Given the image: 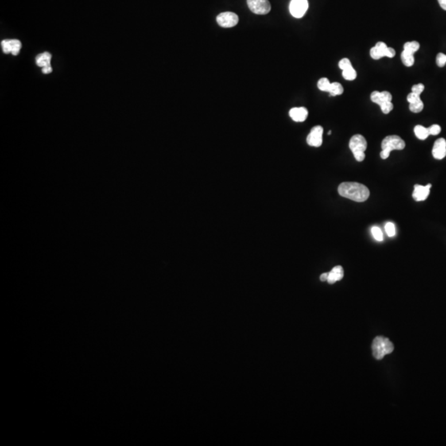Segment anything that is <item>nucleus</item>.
Listing matches in <instances>:
<instances>
[{
	"label": "nucleus",
	"instance_id": "nucleus-1",
	"mask_svg": "<svg viewBox=\"0 0 446 446\" xmlns=\"http://www.w3.org/2000/svg\"><path fill=\"white\" fill-rule=\"evenodd\" d=\"M338 193L341 196L350 200L363 203L369 199L370 192L364 184L355 182H344L338 187Z\"/></svg>",
	"mask_w": 446,
	"mask_h": 446
},
{
	"label": "nucleus",
	"instance_id": "nucleus-2",
	"mask_svg": "<svg viewBox=\"0 0 446 446\" xmlns=\"http://www.w3.org/2000/svg\"><path fill=\"white\" fill-rule=\"evenodd\" d=\"M405 141L396 135H391L388 136L383 140L381 147H382V152L380 153V156L383 160H386L389 158L390 156L391 152L395 150L397 151H401L405 148Z\"/></svg>",
	"mask_w": 446,
	"mask_h": 446
},
{
	"label": "nucleus",
	"instance_id": "nucleus-3",
	"mask_svg": "<svg viewBox=\"0 0 446 446\" xmlns=\"http://www.w3.org/2000/svg\"><path fill=\"white\" fill-rule=\"evenodd\" d=\"M394 346L390 339L384 336H377L372 344V350L374 358L378 360L384 359L385 355L391 354Z\"/></svg>",
	"mask_w": 446,
	"mask_h": 446
},
{
	"label": "nucleus",
	"instance_id": "nucleus-4",
	"mask_svg": "<svg viewBox=\"0 0 446 446\" xmlns=\"http://www.w3.org/2000/svg\"><path fill=\"white\" fill-rule=\"evenodd\" d=\"M349 147L351 150L354 157L358 162L363 161L365 158V152L367 149V141L362 135H354L350 138Z\"/></svg>",
	"mask_w": 446,
	"mask_h": 446
},
{
	"label": "nucleus",
	"instance_id": "nucleus-5",
	"mask_svg": "<svg viewBox=\"0 0 446 446\" xmlns=\"http://www.w3.org/2000/svg\"><path fill=\"white\" fill-rule=\"evenodd\" d=\"M370 98L373 103L379 105L383 113L385 114H389L393 109V104L392 103V94L388 91H374L370 95Z\"/></svg>",
	"mask_w": 446,
	"mask_h": 446
},
{
	"label": "nucleus",
	"instance_id": "nucleus-6",
	"mask_svg": "<svg viewBox=\"0 0 446 446\" xmlns=\"http://www.w3.org/2000/svg\"><path fill=\"white\" fill-rule=\"evenodd\" d=\"M396 55L395 50L392 47H389L383 41H378L376 43L374 47L370 50V56L374 60H379L381 58L387 57L393 58Z\"/></svg>",
	"mask_w": 446,
	"mask_h": 446
},
{
	"label": "nucleus",
	"instance_id": "nucleus-7",
	"mask_svg": "<svg viewBox=\"0 0 446 446\" xmlns=\"http://www.w3.org/2000/svg\"><path fill=\"white\" fill-rule=\"evenodd\" d=\"M247 5L252 13L258 15H265L271 10L269 0H247Z\"/></svg>",
	"mask_w": 446,
	"mask_h": 446
},
{
	"label": "nucleus",
	"instance_id": "nucleus-8",
	"mask_svg": "<svg viewBox=\"0 0 446 446\" xmlns=\"http://www.w3.org/2000/svg\"><path fill=\"white\" fill-rule=\"evenodd\" d=\"M308 7L309 5L308 0H292L289 5V12L292 17L301 18L305 15Z\"/></svg>",
	"mask_w": 446,
	"mask_h": 446
},
{
	"label": "nucleus",
	"instance_id": "nucleus-9",
	"mask_svg": "<svg viewBox=\"0 0 446 446\" xmlns=\"http://www.w3.org/2000/svg\"><path fill=\"white\" fill-rule=\"evenodd\" d=\"M217 22L222 28H232L238 24L239 17L236 13H231V12H224V13H220L217 17Z\"/></svg>",
	"mask_w": 446,
	"mask_h": 446
},
{
	"label": "nucleus",
	"instance_id": "nucleus-10",
	"mask_svg": "<svg viewBox=\"0 0 446 446\" xmlns=\"http://www.w3.org/2000/svg\"><path fill=\"white\" fill-rule=\"evenodd\" d=\"M339 67L341 70H342V76L346 80L353 81L356 79V71L354 70L348 58H343L342 60H339Z\"/></svg>",
	"mask_w": 446,
	"mask_h": 446
},
{
	"label": "nucleus",
	"instance_id": "nucleus-11",
	"mask_svg": "<svg viewBox=\"0 0 446 446\" xmlns=\"http://www.w3.org/2000/svg\"><path fill=\"white\" fill-rule=\"evenodd\" d=\"M323 128L316 126L312 128V130L307 137V143L310 146L319 147L323 144Z\"/></svg>",
	"mask_w": 446,
	"mask_h": 446
},
{
	"label": "nucleus",
	"instance_id": "nucleus-12",
	"mask_svg": "<svg viewBox=\"0 0 446 446\" xmlns=\"http://www.w3.org/2000/svg\"><path fill=\"white\" fill-rule=\"evenodd\" d=\"M3 52L5 54H12L13 56H17L21 50L22 43L17 39H10V40H4L1 43Z\"/></svg>",
	"mask_w": 446,
	"mask_h": 446
},
{
	"label": "nucleus",
	"instance_id": "nucleus-13",
	"mask_svg": "<svg viewBox=\"0 0 446 446\" xmlns=\"http://www.w3.org/2000/svg\"><path fill=\"white\" fill-rule=\"evenodd\" d=\"M407 100L409 103V109L412 113H420L424 109V103L420 99V95L419 94L410 93L407 97Z\"/></svg>",
	"mask_w": 446,
	"mask_h": 446
},
{
	"label": "nucleus",
	"instance_id": "nucleus-14",
	"mask_svg": "<svg viewBox=\"0 0 446 446\" xmlns=\"http://www.w3.org/2000/svg\"><path fill=\"white\" fill-rule=\"evenodd\" d=\"M431 188V184H427L426 186L416 184L414 186V191L412 194V197H413L414 200L417 201V202L425 201L429 196Z\"/></svg>",
	"mask_w": 446,
	"mask_h": 446
},
{
	"label": "nucleus",
	"instance_id": "nucleus-15",
	"mask_svg": "<svg viewBox=\"0 0 446 446\" xmlns=\"http://www.w3.org/2000/svg\"><path fill=\"white\" fill-rule=\"evenodd\" d=\"M432 155L436 160H442L446 156V141L444 138H439L434 144Z\"/></svg>",
	"mask_w": 446,
	"mask_h": 446
},
{
	"label": "nucleus",
	"instance_id": "nucleus-16",
	"mask_svg": "<svg viewBox=\"0 0 446 446\" xmlns=\"http://www.w3.org/2000/svg\"><path fill=\"white\" fill-rule=\"evenodd\" d=\"M289 116L294 122H304L308 118V109L304 107L292 108L289 111Z\"/></svg>",
	"mask_w": 446,
	"mask_h": 446
},
{
	"label": "nucleus",
	"instance_id": "nucleus-17",
	"mask_svg": "<svg viewBox=\"0 0 446 446\" xmlns=\"http://www.w3.org/2000/svg\"><path fill=\"white\" fill-rule=\"evenodd\" d=\"M344 277V270L341 265L334 267L333 269H331V271L328 273V279L327 282L329 284H333L335 283L342 280Z\"/></svg>",
	"mask_w": 446,
	"mask_h": 446
},
{
	"label": "nucleus",
	"instance_id": "nucleus-18",
	"mask_svg": "<svg viewBox=\"0 0 446 446\" xmlns=\"http://www.w3.org/2000/svg\"><path fill=\"white\" fill-rule=\"evenodd\" d=\"M51 59H52V56L49 52H43V53L36 56V63L39 67L43 68V67L51 65Z\"/></svg>",
	"mask_w": 446,
	"mask_h": 446
},
{
	"label": "nucleus",
	"instance_id": "nucleus-19",
	"mask_svg": "<svg viewBox=\"0 0 446 446\" xmlns=\"http://www.w3.org/2000/svg\"><path fill=\"white\" fill-rule=\"evenodd\" d=\"M401 60L405 67H412L415 63L414 54L403 50V52L401 54Z\"/></svg>",
	"mask_w": 446,
	"mask_h": 446
},
{
	"label": "nucleus",
	"instance_id": "nucleus-20",
	"mask_svg": "<svg viewBox=\"0 0 446 446\" xmlns=\"http://www.w3.org/2000/svg\"><path fill=\"white\" fill-rule=\"evenodd\" d=\"M414 133L419 140H422V141L426 140L430 136L428 129L421 126V125H417V126H415Z\"/></svg>",
	"mask_w": 446,
	"mask_h": 446
},
{
	"label": "nucleus",
	"instance_id": "nucleus-21",
	"mask_svg": "<svg viewBox=\"0 0 446 446\" xmlns=\"http://www.w3.org/2000/svg\"><path fill=\"white\" fill-rule=\"evenodd\" d=\"M328 93L330 94V95L332 97L341 95V94H342L344 93L343 86H342L341 83H338V82L331 83V87H330V90H329Z\"/></svg>",
	"mask_w": 446,
	"mask_h": 446
},
{
	"label": "nucleus",
	"instance_id": "nucleus-22",
	"mask_svg": "<svg viewBox=\"0 0 446 446\" xmlns=\"http://www.w3.org/2000/svg\"><path fill=\"white\" fill-rule=\"evenodd\" d=\"M404 51H407V52H411V53L414 54L416 53L417 51H418L419 48H420V44L417 41H408V43H406L404 44Z\"/></svg>",
	"mask_w": 446,
	"mask_h": 446
},
{
	"label": "nucleus",
	"instance_id": "nucleus-23",
	"mask_svg": "<svg viewBox=\"0 0 446 446\" xmlns=\"http://www.w3.org/2000/svg\"><path fill=\"white\" fill-rule=\"evenodd\" d=\"M331 83L327 78H322L318 80L317 87L321 91L328 93L330 87H331Z\"/></svg>",
	"mask_w": 446,
	"mask_h": 446
},
{
	"label": "nucleus",
	"instance_id": "nucleus-24",
	"mask_svg": "<svg viewBox=\"0 0 446 446\" xmlns=\"http://www.w3.org/2000/svg\"><path fill=\"white\" fill-rule=\"evenodd\" d=\"M372 235L374 237V239L378 241H384V234L383 231L378 226H373L371 229Z\"/></svg>",
	"mask_w": 446,
	"mask_h": 446
},
{
	"label": "nucleus",
	"instance_id": "nucleus-25",
	"mask_svg": "<svg viewBox=\"0 0 446 446\" xmlns=\"http://www.w3.org/2000/svg\"><path fill=\"white\" fill-rule=\"evenodd\" d=\"M385 231L389 237H394L395 234H396V228H395V225L393 224V222H388L385 225Z\"/></svg>",
	"mask_w": 446,
	"mask_h": 446
},
{
	"label": "nucleus",
	"instance_id": "nucleus-26",
	"mask_svg": "<svg viewBox=\"0 0 446 446\" xmlns=\"http://www.w3.org/2000/svg\"><path fill=\"white\" fill-rule=\"evenodd\" d=\"M436 64L439 67H444L446 65V55L444 53H439L436 56Z\"/></svg>",
	"mask_w": 446,
	"mask_h": 446
},
{
	"label": "nucleus",
	"instance_id": "nucleus-27",
	"mask_svg": "<svg viewBox=\"0 0 446 446\" xmlns=\"http://www.w3.org/2000/svg\"><path fill=\"white\" fill-rule=\"evenodd\" d=\"M424 90H425V86L422 83H417V84H415V86L412 87V92L419 94V95L422 94Z\"/></svg>",
	"mask_w": 446,
	"mask_h": 446
},
{
	"label": "nucleus",
	"instance_id": "nucleus-28",
	"mask_svg": "<svg viewBox=\"0 0 446 446\" xmlns=\"http://www.w3.org/2000/svg\"><path fill=\"white\" fill-rule=\"evenodd\" d=\"M428 130H429L430 135L436 136V135L440 134L441 128L439 125H437V124H434L432 126H430Z\"/></svg>",
	"mask_w": 446,
	"mask_h": 446
},
{
	"label": "nucleus",
	"instance_id": "nucleus-29",
	"mask_svg": "<svg viewBox=\"0 0 446 446\" xmlns=\"http://www.w3.org/2000/svg\"><path fill=\"white\" fill-rule=\"evenodd\" d=\"M52 67H51V65H49V66H47V67H43V74H46V75H47V74H50V73H52Z\"/></svg>",
	"mask_w": 446,
	"mask_h": 446
},
{
	"label": "nucleus",
	"instance_id": "nucleus-30",
	"mask_svg": "<svg viewBox=\"0 0 446 446\" xmlns=\"http://www.w3.org/2000/svg\"><path fill=\"white\" fill-rule=\"evenodd\" d=\"M438 3L440 5V8L446 11V0H438Z\"/></svg>",
	"mask_w": 446,
	"mask_h": 446
},
{
	"label": "nucleus",
	"instance_id": "nucleus-31",
	"mask_svg": "<svg viewBox=\"0 0 446 446\" xmlns=\"http://www.w3.org/2000/svg\"><path fill=\"white\" fill-rule=\"evenodd\" d=\"M327 279H328V273H324L321 275L320 280L321 281H327Z\"/></svg>",
	"mask_w": 446,
	"mask_h": 446
},
{
	"label": "nucleus",
	"instance_id": "nucleus-32",
	"mask_svg": "<svg viewBox=\"0 0 446 446\" xmlns=\"http://www.w3.org/2000/svg\"><path fill=\"white\" fill-rule=\"evenodd\" d=\"M331 131H330V132H329V133H328V135H331Z\"/></svg>",
	"mask_w": 446,
	"mask_h": 446
}]
</instances>
